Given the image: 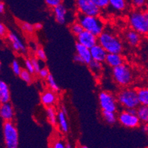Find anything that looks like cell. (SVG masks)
I'll list each match as a JSON object with an SVG mask.
<instances>
[{
	"instance_id": "obj_21",
	"label": "cell",
	"mask_w": 148,
	"mask_h": 148,
	"mask_svg": "<svg viewBox=\"0 0 148 148\" xmlns=\"http://www.w3.org/2000/svg\"><path fill=\"white\" fill-rule=\"evenodd\" d=\"M128 5V0H108V7L116 12L125 11Z\"/></svg>"
},
{
	"instance_id": "obj_26",
	"label": "cell",
	"mask_w": 148,
	"mask_h": 148,
	"mask_svg": "<svg viewBox=\"0 0 148 148\" xmlns=\"http://www.w3.org/2000/svg\"><path fill=\"white\" fill-rule=\"evenodd\" d=\"M57 113L54 107L47 108V116L48 122L54 127L57 125Z\"/></svg>"
},
{
	"instance_id": "obj_30",
	"label": "cell",
	"mask_w": 148,
	"mask_h": 148,
	"mask_svg": "<svg viewBox=\"0 0 148 148\" xmlns=\"http://www.w3.org/2000/svg\"><path fill=\"white\" fill-rule=\"evenodd\" d=\"M129 4L132 5L134 9L138 10H144V8L146 7L147 0H128Z\"/></svg>"
},
{
	"instance_id": "obj_6",
	"label": "cell",
	"mask_w": 148,
	"mask_h": 148,
	"mask_svg": "<svg viewBox=\"0 0 148 148\" xmlns=\"http://www.w3.org/2000/svg\"><path fill=\"white\" fill-rule=\"evenodd\" d=\"M4 143L5 148H18V133L13 121L4 122L2 124Z\"/></svg>"
},
{
	"instance_id": "obj_39",
	"label": "cell",
	"mask_w": 148,
	"mask_h": 148,
	"mask_svg": "<svg viewBox=\"0 0 148 148\" xmlns=\"http://www.w3.org/2000/svg\"><path fill=\"white\" fill-rule=\"evenodd\" d=\"M8 33V28H6V26L3 23L0 22V38H2V39L6 38Z\"/></svg>"
},
{
	"instance_id": "obj_10",
	"label": "cell",
	"mask_w": 148,
	"mask_h": 148,
	"mask_svg": "<svg viewBox=\"0 0 148 148\" xmlns=\"http://www.w3.org/2000/svg\"><path fill=\"white\" fill-rule=\"evenodd\" d=\"M6 38L10 42V46L14 52L20 54H25L27 52V49L25 44L16 33L13 32H8Z\"/></svg>"
},
{
	"instance_id": "obj_32",
	"label": "cell",
	"mask_w": 148,
	"mask_h": 148,
	"mask_svg": "<svg viewBox=\"0 0 148 148\" xmlns=\"http://www.w3.org/2000/svg\"><path fill=\"white\" fill-rule=\"evenodd\" d=\"M20 27L22 29V31L26 33L33 34L35 31L34 26L33 24H31L30 23L26 22H21V24H20Z\"/></svg>"
},
{
	"instance_id": "obj_29",
	"label": "cell",
	"mask_w": 148,
	"mask_h": 148,
	"mask_svg": "<svg viewBox=\"0 0 148 148\" xmlns=\"http://www.w3.org/2000/svg\"><path fill=\"white\" fill-rule=\"evenodd\" d=\"M69 29L71 33H72L73 35H75V36H77L78 34H80V33L83 31V28H82V26L80 25V24L77 21V20L74 21L72 24H70Z\"/></svg>"
},
{
	"instance_id": "obj_35",
	"label": "cell",
	"mask_w": 148,
	"mask_h": 148,
	"mask_svg": "<svg viewBox=\"0 0 148 148\" xmlns=\"http://www.w3.org/2000/svg\"><path fill=\"white\" fill-rule=\"evenodd\" d=\"M30 60H31V62H32V65H33V68H34L35 73H37L38 74V71H39L41 68V62H40L41 61L38 60L36 56L32 57V58L30 59Z\"/></svg>"
},
{
	"instance_id": "obj_44",
	"label": "cell",
	"mask_w": 148,
	"mask_h": 148,
	"mask_svg": "<svg viewBox=\"0 0 148 148\" xmlns=\"http://www.w3.org/2000/svg\"><path fill=\"white\" fill-rule=\"evenodd\" d=\"M66 148H72V147L69 143H67L66 145Z\"/></svg>"
},
{
	"instance_id": "obj_16",
	"label": "cell",
	"mask_w": 148,
	"mask_h": 148,
	"mask_svg": "<svg viewBox=\"0 0 148 148\" xmlns=\"http://www.w3.org/2000/svg\"><path fill=\"white\" fill-rule=\"evenodd\" d=\"M127 42L132 47H138L142 42V36L133 29H130L125 33Z\"/></svg>"
},
{
	"instance_id": "obj_4",
	"label": "cell",
	"mask_w": 148,
	"mask_h": 148,
	"mask_svg": "<svg viewBox=\"0 0 148 148\" xmlns=\"http://www.w3.org/2000/svg\"><path fill=\"white\" fill-rule=\"evenodd\" d=\"M112 77L115 83L121 88H127L134 81V74L133 70L126 64L112 68Z\"/></svg>"
},
{
	"instance_id": "obj_2",
	"label": "cell",
	"mask_w": 148,
	"mask_h": 148,
	"mask_svg": "<svg viewBox=\"0 0 148 148\" xmlns=\"http://www.w3.org/2000/svg\"><path fill=\"white\" fill-rule=\"evenodd\" d=\"M76 20L80 23L84 31H88L97 36L105 30V24L99 16H86L77 13Z\"/></svg>"
},
{
	"instance_id": "obj_17",
	"label": "cell",
	"mask_w": 148,
	"mask_h": 148,
	"mask_svg": "<svg viewBox=\"0 0 148 148\" xmlns=\"http://www.w3.org/2000/svg\"><path fill=\"white\" fill-rule=\"evenodd\" d=\"M75 49H76V54L82 59L83 64L88 65L92 60L90 49L77 42L76 43V45H75Z\"/></svg>"
},
{
	"instance_id": "obj_3",
	"label": "cell",
	"mask_w": 148,
	"mask_h": 148,
	"mask_svg": "<svg viewBox=\"0 0 148 148\" xmlns=\"http://www.w3.org/2000/svg\"><path fill=\"white\" fill-rule=\"evenodd\" d=\"M128 21L131 29L138 32L142 36L147 35L148 13L147 10L135 9L129 14Z\"/></svg>"
},
{
	"instance_id": "obj_27",
	"label": "cell",
	"mask_w": 148,
	"mask_h": 148,
	"mask_svg": "<svg viewBox=\"0 0 148 148\" xmlns=\"http://www.w3.org/2000/svg\"><path fill=\"white\" fill-rule=\"evenodd\" d=\"M46 80H47V83L49 90L54 92H56V93H58L59 90H60V88H59L58 85L56 82L52 74H49L47 78L46 79Z\"/></svg>"
},
{
	"instance_id": "obj_19",
	"label": "cell",
	"mask_w": 148,
	"mask_h": 148,
	"mask_svg": "<svg viewBox=\"0 0 148 148\" xmlns=\"http://www.w3.org/2000/svg\"><path fill=\"white\" fill-rule=\"evenodd\" d=\"M67 114L68 113L64 112L62 110H60L57 113V124H58L60 131L64 133H67L69 130Z\"/></svg>"
},
{
	"instance_id": "obj_25",
	"label": "cell",
	"mask_w": 148,
	"mask_h": 148,
	"mask_svg": "<svg viewBox=\"0 0 148 148\" xmlns=\"http://www.w3.org/2000/svg\"><path fill=\"white\" fill-rule=\"evenodd\" d=\"M102 116L105 122L110 125H113L117 122V114L116 112L102 110Z\"/></svg>"
},
{
	"instance_id": "obj_40",
	"label": "cell",
	"mask_w": 148,
	"mask_h": 148,
	"mask_svg": "<svg viewBox=\"0 0 148 148\" xmlns=\"http://www.w3.org/2000/svg\"><path fill=\"white\" fill-rule=\"evenodd\" d=\"M52 148H66V145L64 144V142H62V141L60 140L56 141V142L53 144Z\"/></svg>"
},
{
	"instance_id": "obj_22",
	"label": "cell",
	"mask_w": 148,
	"mask_h": 148,
	"mask_svg": "<svg viewBox=\"0 0 148 148\" xmlns=\"http://www.w3.org/2000/svg\"><path fill=\"white\" fill-rule=\"evenodd\" d=\"M88 65L90 71H91V73H92L93 76L95 78L98 79L102 76V74L103 73V63L97 62V61L91 60V62Z\"/></svg>"
},
{
	"instance_id": "obj_37",
	"label": "cell",
	"mask_w": 148,
	"mask_h": 148,
	"mask_svg": "<svg viewBox=\"0 0 148 148\" xmlns=\"http://www.w3.org/2000/svg\"><path fill=\"white\" fill-rule=\"evenodd\" d=\"M25 69H26V70H27L28 72H29L31 74L34 75L35 70H34V68H33V65H32V62H31L30 59H28V58H27V59H25Z\"/></svg>"
},
{
	"instance_id": "obj_24",
	"label": "cell",
	"mask_w": 148,
	"mask_h": 148,
	"mask_svg": "<svg viewBox=\"0 0 148 148\" xmlns=\"http://www.w3.org/2000/svg\"><path fill=\"white\" fill-rule=\"evenodd\" d=\"M136 116H138L140 122L147 124L148 122V107L147 105L140 104L136 108Z\"/></svg>"
},
{
	"instance_id": "obj_7",
	"label": "cell",
	"mask_w": 148,
	"mask_h": 148,
	"mask_svg": "<svg viewBox=\"0 0 148 148\" xmlns=\"http://www.w3.org/2000/svg\"><path fill=\"white\" fill-rule=\"evenodd\" d=\"M117 121L124 127L127 128H136L141 122L136 116V109L124 110L117 115Z\"/></svg>"
},
{
	"instance_id": "obj_45",
	"label": "cell",
	"mask_w": 148,
	"mask_h": 148,
	"mask_svg": "<svg viewBox=\"0 0 148 148\" xmlns=\"http://www.w3.org/2000/svg\"><path fill=\"white\" fill-rule=\"evenodd\" d=\"M80 148H88V147H86V146H84V145H83V146H81L80 147Z\"/></svg>"
},
{
	"instance_id": "obj_28",
	"label": "cell",
	"mask_w": 148,
	"mask_h": 148,
	"mask_svg": "<svg viewBox=\"0 0 148 148\" xmlns=\"http://www.w3.org/2000/svg\"><path fill=\"white\" fill-rule=\"evenodd\" d=\"M33 74H31L26 69H22L18 76L27 84H31L33 81Z\"/></svg>"
},
{
	"instance_id": "obj_13",
	"label": "cell",
	"mask_w": 148,
	"mask_h": 148,
	"mask_svg": "<svg viewBox=\"0 0 148 148\" xmlns=\"http://www.w3.org/2000/svg\"><path fill=\"white\" fill-rule=\"evenodd\" d=\"M15 117V110L10 101L0 104V118L3 122L13 121Z\"/></svg>"
},
{
	"instance_id": "obj_8",
	"label": "cell",
	"mask_w": 148,
	"mask_h": 148,
	"mask_svg": "<svg viewBox=\"0 0 148 148\" xmlns=\"http://www.w3.org/2000/svg\"><path fill=\"white\" fill-rule=\"evenodd\" d=\"M98 99L102 110L116 113L119 108V104L114 93L108 91H102L99 93Z\"/></svg>"
},
{
	"instance_id": "obj_38",
	"label": "cell",
	"mask_w": 148,
	"mask_h": 148,
	"mask_svg": "<svg viewBox=\"0 0 148 148\" xmlns=\"http://www.w3.org/2000/svg\"><path fill=\"white\" fill-rule=\"evenodd\" d=\"M49 74L50 73H49V70L47 67H41V70L38 73V75L39 76L40 78L42 79H46Z\"/></svg>"
},
{
	"instance_id": "obj_18",
	"label": "cell",
	"mask_w": 148,
	"mask_h": 148,
	"mask_svg": "<svg viewBox=\"0 0 148 148\" xmlns=\"http://www.w3.org/2000/svg\"><path fill=\"white\" fill-rule=\"evenodd\" d=\"M105 62L113 68L125 63V58L121 54H107Z\"/></svg>"
},
{
	"instance_id": "obj_33",
	"label": "cell",
	"mask_w": 148,
	"mask_h": 148,
	"mask_svg": "<svg viewBox=\"0 0 148 148\" xmlns=\"http://www.w3.org/2000/svg\"><path fill=\"white\" fill-rule=\"evenodd\" d=\"M11 69L12 70H13V73L16 76H19L20 73H21V70H22L19 62H18V61L16 60V59H13V62H12Z\"/></svg>"
},
{
	"instance_id": "obj_43",
	"label": "cell",
	"mask_w": 148,
	"mask_h": 148,
	"mask_svg": "<svg viewBox=\"0 0 148 148\" xmlns=\"http://www.w3.org/2000/svg\"><path fill=\"white\" fill-rule=\"evenodd\" d=\"M74 61H75V62H77V63H80V64H83V61H82V59H80V57L78 56L75 55V56H74Z\"/></svg>"
},
{
	"instance_id": "obj_41",
	"label": "cell",
	"mask_w": 148,
	"mask_h": 148,
	"mask_svg": "<svg viewBox=\"0 0 148 148\" xmlns=\"http://www.w3.org/2000/svg\"><path fill=\"white\" fill-rule=\"evenodd\" d=\"M33 26H34L35 31H39V30H41L43 28V24H41V23H36Z\"/></svg>"
},
{
	"instance_id": "obj_14",
	"label": "cell",
	"mask_w": 148,
	"mask_h": 148,
	"mask_svg": "<svg viewBox=\"0 0 148 148\" xmlns=\"http://www.w3.org/2000/svg\"><path fill=\"white\" fill-rule=\"evenodd\" d=\"M89 49L92 60L97 61V62H101V63L105 62V59H106L108 53L105 51L104 48L100 44L97 43Z\"/></svg>"
},
{
	"instance_id": "obj_20",
	"label": "cell",
	"mask_w": 148,
	"mask_h": 148,
	"mask_svg": "<svg viewBox=\"0 0 148 148\" xmlns=\"http://www.w3.org/2000/svg\"><path fill=\"white\" fill-rule=\"evenodd\" d=\"M10 101V91L8 84L0 79V104Z\"/></svg>"
},
{
	"instance_id": "obj_9",
	"label": "cell",
	"mask_w": 148,
	"mask_h": 148,
	"mask_svg": "<svg viewBox=\"0 0 148 148\" xmlns=\"http://www.w3.org/2000/svg\"><path fill=\"white\" fill-rule=\"evenodd\" d=\"M76 9L77 13L86 16H99L101 10L91 0H76Z\"/></svg>"
},
{
	"instance_id": "obj_42",
	"label": "cell",
	"mask_w": 148,
	"mask_h": 148,
	"mask_svg": "<svg viewBox=\"0 0 148 148\" xmlns=\"http://www.w3.org/2000/svg\"><path fill=\"white\" fill-rule=\"evenodd\" d=\"M5 10V5L2 1L0 0V13H3Z\"/></svg>"
},
{
	"instance_id": "obj_15",
	"label": "cell",
	"mask_w": 148,
	"mask_h": 148,
	"mask_svg": "<svg viewBox=\"0 0 148 148\" xmlns=\"http://www.w3.org/2000/svg\"><path fill=\"white\" fill-rule=\"evenodd\" d=\"M52 13H53L55 19L58 23L60 24H65L66 22L67 9L64 6V4H60L52 8Z\"/></svg>"
},
{
	"instance_id": "obj_34",
	"label": "cell",
	"mask_w": 148,
	"mask_h": 148,
	"mask_svg": "<svg viewBox=\"0 0 148 148\" xmlns=\"http://www.w3.org/2000/svg\"><path fill=\"white\" fill-rule=\"evenodd\" d=\"M101 10L108 7V0H91Z\"/></svg>"
},
{
	"instance_id": "obj_5",
	"label": "cell",
	"mask_w": 148,
	"mask_h": 148,
	"mask_svg": "<svg viewBox=\"0 0 148 148\" xmlns=\"http://www.w3.org/2000/svg\"><path fill=\"white\" fill-rule=\"evenodd\" d=\"M116 100L121 107L125 110L136 109L140 105L136 95V89L130 88H123L116 96Z\"/></svg>"
},
{
	"instance_id": "obj_12",
	"label": "cell",
	"mask_w": 148,
	"mask_h": 148,
	"mask_svg": "<svg viewBox=\"0 0 148 148\" xmlns=\"http://www.w3.org/2000/svg\"><path fill=\"white\" fill-rule=\"evenodd\" d=\"M58 96L56 92L51 90H46L41 94V101L46 108L54 107L58 102Z\"/></svg>"
},
{
	"instance_id": "obj_23",
	"label": "cell",
	"mask_w": 148,
	"mask_h": 148,
	"mask_svg": "<svg viewBox=\"0 0 148 148\" xmlns=\"http://www.w3.org/2000/svg\"><path fill=\"white\" fill-rule=\"evenodd\" d=\"M136 90L137 98L141 105H148V89L147 88H139Z\"/></svg>"
},
{
	"instance_id": "obj_11",
	"label": "cell",
	"mask_w": 148,
	"mask_h": 148,
	"mask_svg": "<svg viewBox=\"0 0 148 148\" xmlns=\"http://www.w3.org/2000/svg\"><path fill=\"white\" fill-rule=\"evenodd\" d=\"M77 42L85 47L91 48V47L97 44V36H95L91 33L88 32L87 31L83 30L80 34H78L76 36Z\"/></svg>"
},
{
	"instance_id": "obj_36",
	"label": "cell",
	"mask_w": 148,
	"mask_h": 148,
	"mask_svg": "<svg viewBox=\"0 0 148 148\" xmlns=\"http://www.w3.org/2000/svg\"><path fill=\"white\" fill-rule=\"evenodd\" d=\"M44 1H45L46 5L50 9H52L55 7L64 3V0H44Z\"/></svg>"
},
{
	"instance_id": "obj_1",
	"label": "cell",
	"mask_w": 148,
	"mask_h": 148,
	"mask_svg": "<svg viewBox=\"0 0 148 148\" xmlns=\"http://www.w3.org/2000/svg\"><path fill=\"white\" fill-rule=\"evenodd\" d=\"M97 43L108 54H122L124 46L121 39L115 33L104 30L97 36Z\"/></svg>"
},
{
	"instance_id": "obj_46",
	"label": "cell",
	"mask_w": 148,
	"mask_h": 148,
	"mask_svg": "<svg viewBox=\"0 0 148 148\" xmlns=\"http://www.w3.org/2000/svg\"><path fill=\"white\" fill-rule=\"evenodd\" d=\"M1 69H2V63L0 62V70H1Z\"/></svg>"
},
{
	"instance_id": "obj_31",
	"label": "cell",
	"mask_w": 148,
	"mask_h": 148,
	"mask_svg": "<svg viewBox=\"0 0 148 148\" xmlns=\"http://www.w3.org/2000/svg\"><path fill=\"white\" fill-rule=\"evenodd\" d=\"M35 56L41 62H45L47 60V54L45 51L41 47H37L35 51Z\"/></svg>"
}]
</instances>
